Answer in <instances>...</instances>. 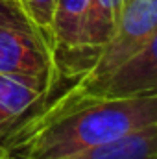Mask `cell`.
Listing matches in <instances>:
<instances>
[{
    "instance_id": "ba28073f",
    "label": "cell",
    "mask_w": 157,
    "mask_h": 159,
    "mask_svg": "<svg viewBox=\"0 0 157 159\" xmlns=\"http://www.w3.org/2000/svg\"><path fill=\"white\" fill-rule=\"evenodd\" d=\"M22 13L30 20V24L44 37L52 48V22L57 0H17Z\"/></svg>"
},
{
    "instance_id": "9c48e42d",
    "label": "cell",
    "mask_w": 157,
    "mask_h": 159,
    "mask_svg": "<svg viewBox=\"0 0 157 159\" xmlns=\"http://www.w3.org/2000/svg\"><path fill=\"white\" fill-rule=\"evenodd\" d=\"M30 24L17 0H0V30L7 26Z\"/></svg>"
},
{
    "instance_id": "30bf717a",
    "label": "cell",
    "mask_w": 157,
    "mask_h": 159,
    "mask_svg": "<svg viewBox=\"0 0 157 159\" xmlns=\"http://www.w3.org/2000/svg\"><path fill=\"white\" fill-rule=\"evenodd\" d=\"M0 159H6V150H4L2 143H0Z\"/></svg>"
},
{
    "instance_id": "6da1fadb",
    "label": "cell",
    "mask_w": 157,
    "mask_h": 159,
    "mask_svg": "<svg viewBox=\"0 0 157 159\" xmlns=\"http://www.w3.org/2000/svg\"><path fill=\"white\" fill-rule=\"evenodd\" d=\"M157 126V94L122 100H52L0 143L6 159H63Z\"/></svg>"
},
{
    "instance_id": "3957f363",
    "label": "cell",
    "mask_w": 157,
    "mask_h": 159,
    "mask_svg": "<svg viewBox=\"0 0 157 159\" xmlns=\"http://www.w3.org/2000/svg\"><path fill=\"white\" fill-rule=\"evenodd\" d=\"M157 39V0H129L92 67L78 80H98ZM76 80V81H78Z\"/></svg>"
},
{
    "instance_id": "52a82bcc",
    "label": "cell",
    "mask_w": 157,
    "mask_h": 159,
    "mask_svg": "<svg viewBox=\"0 0 157 159\" xmlns=\"http://www.w3.org/2000/svg\"><path fill=\"white\" fill-rule=\"evenodd\" d=\"M129 0H92L87 32H85V44L87 48L100 52L105 41L111 37L117 26L122 9Z\"/></svg>"
},
{
    "instance_id": "7a4b0ae2",
    "label": "cell",
    "mask_w": 157,
    "mask_h": 159,
    "mask_svg": "<svg viewBox=\"0 0 157 159\" xmlns=\"http://www.w3.org/2000/svg\"><path fill=\"white\" fill-rule=\"evenodd\" d=\"M155 41L98 80H78L56 100H122L157 94Z\"/></svg>"
},
{
    "instance_id": "8992f818",
    "label": "cell",
    "mask_w": 157,
    "mask_h": 159,
    "mask_svg": "<svg viewBox=\"0 0 157 159\" xmlns=\"http://www.w3.org/2000/svg\"><path fill=\"white\" fill-rule=\"evenodd\" d=\"M63 159H157V126L133 131L107 144Z\"/></svg>"
},
{
    "instance_id": "277c9868",
    "label": "cell",
    "mask_w": 157,
    "mask_h": 159,
    "mask_svg": "<svg viewBox=\"0 0 157 159\" xmlns=\"http://www.w3.org/2000/svg\"><path fill=\"white\" fill-rule=\"evenodd\" d=\"M0 74L46 80L56 83L52 48L32 24L0 30Z\"/></svg>"
},
{
    "instance_id": "5b68a950",
    "label": "cell",
    "mask_w": 157,
    "mask_h": 159,
    "mask_svg": "<svg viewBox=\"0 0 157 159\" xmlns=\"http://www.w3.org/2000/svg\"><path fill=\"white\" fill-rule=\"evenodd\" d=\"M52 87L46 80L0 74V139L46 102Z\"/></svg>"
}]
</instances>
